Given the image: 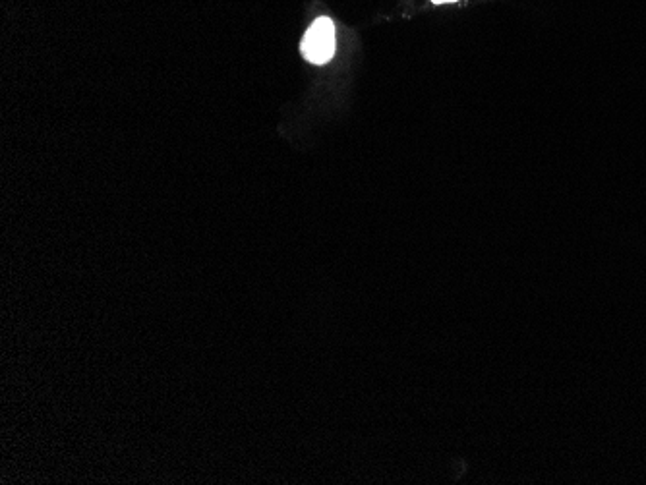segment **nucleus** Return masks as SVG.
Masks as SVG:
<instances>
[{"label": "nucleus", "mask_w": 646, "mask_h": 485, "mask_svg": "<svg viewBox=\"0 0 646 485\" xmlns=\"http://www.w3.org/2000/svg\"><path fill=\"white\" fill-rule=\"evenodd\" d=\"M434 4H451V2H457V0H432Z\"/></svg>", "instance_id": "obj_2"}, {"label": "nucleus", "mask_w": 646, "mask_h": 485, "mask_svg": "<svg viewBox=\"0 0 646 485\" xmlns=\"http://www.w3.org/2000/svg\"><path fill=\"white\" fill-rule=\"evenodd\" d=\"M300 51L312 64H325L335 55V26L329 18H318L306 31Z\"/></svg>", "instance_id": "obj_1"}]
</instances>
